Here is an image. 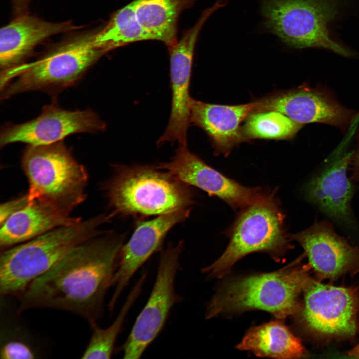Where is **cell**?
I'll list each match as a JSON object with an SVG mask.
<instances>
[{"instance_id":"obj_5","label":"cell","mask_w":359,"mask_h":359,"mask_svg":"<svg viewBox=\"0 0 359 359\" xmlns=\"http://www.w3.org/2000/svg\"><path fill=\"white\" fill-rule=\"evenodd\" d=\"M94 34L72 40L40 58L0 72V99L21 93L56 96L75 85L106 52L94 43Z\"/></svg>"},{"instance_id":"obj_1","label":"cell","mask_w":359,"mask_h":359,"mask_svg":"<svg viewBox=\"0 0 359 359\" xmlns=\"http://www.w3.org/2000/svg\"><path fill=\"white\" fill-rule=\"evenodd\" d=\"M98 236L73 248L33 280L18 298L19 312L54 309L79 315L89 324L97 322L125 235Z\"/></svg>"},{"instance_id":"obj_29","label":"cell","mask_w":359,"mask_h":359,"mask_svg":"<svg viewBox=\"0 0 359 359\" xmlns=\"http://www.w3.org/2000/svg\"><path fill=\"white\" fill-rule=\"evenodd\" d=\"M347 354L348 356L351 357L359 358V342L353 348L349 350Z\"/></svg>"},{"instance_id":"obj_24","label":"cell","mask_w":359,"mask_h":359,"mask_svg":"<svg viewBox=\"0 0 359 359\" xmlns=\"http://www.w3.org/2000/svg\"><path fill=\"white\" fill-rule=\"evenodd\" d=\"M154 40L140 24L133 1L115 11L100 31L94 33L95 45L106 53L135 42Z\"/></svg>"},{"instance_id":"obj_2","label":"cell","mask_w":359,"mask_h":359,"mask_svg":"<svg viewBox=\"0 0 359 359\" xmlns=\"http://www.w3.org/2000/svg\"><path fill=\"white\" fill-rule=\"evenodd\" d=\"M114 169L103 187L112 217L159 216L195 203L191 186L156 165L116 164Z\"/></svg>"},{"instance_id":"obj_10","label":"cell","mask_w":359,"mask_h":359,"mask_svg":"<svg viewBox=\"0 0 359 359\" xmlns=\"http://www.w3.org/2000/svg\"><path fill=\"white\" fill-rule=\"evenodd\" d=\"M183 241L169 244L161 251L157 273L150 297L121 347L124 359H139L162 329L172 307L182 298L176 292L174 281L180 268Z\"/></svg>"},{"instance_id":"obj_6","label":"cell","mask_w":359,"mask_h":359,"mask_svg":"<svg viewBox=\"0 0 359 359\" xmlns=\"http://www.w3.org/2000/svg\"><path fill=\"white\" fill-rule=\"evenodd\" d=\"M21 163L29 182L28 203L42 201L71 212L85 199L87 171L63 141L27 145Z\"/></svg>"},{"instance_id":"obj_13","label":"cell","mask_w":359,"mask_h":359,"mask_svg":"<svg viewBox=\"0 0 359 359\" xmlns=\"http://www.w3.org/2000/svg\"><path fill=\"white\" fill-rule=\"evenodd\" d=\"M106 128V123L92 110H66L54 100L44 106L40 115L32 120L4 124L0 129V146L14 143L49 145L74 134L95 133Z\"/></svg>"},{"instance_id":"obj_15","label":"cell","mask_w":359,"mask_h":359,"mask_svg":"<svg viewBox=\"0 0 359 359\" xmlns=\"http://www.w3.org/2000/svg\"><path fill=\"white\" fill-rule=\"evenodd\" d=\"M289 237L303 248V255L318 281L333 283L344 276L359 273V248L337 234L328 223H315Z\"/></svg>"},{"instance_id":"obj_11","label":"cell","mask_w":359,"mask_h":359,"mask_svg":"<svg viewBox=\"0 0 359 359\" xmlns=\"http://www.w3.org/2000/svg\"><path fill=\"white\" fill-rule=\"evenodd\" d=\"M215 11L212 6L205 9L195 24L184 31L180 40L167 47L170 58L171 107L166 129L156 142L158 146L167 142L187 144L192 98L189 94V86L194 50L202 27Z\"/></svg>"},{"instance_id":"obj_7","label":"cell","mask_w":359,"mask_h":359,"mask_svg":"<svg viewBox=\"0 0 359 359\" xmlns=\"http://www.w3.org/2000/svg\"><path fill=\"white\" fill-rule=\"evenodd\" d=\"M284 217L276 196L241 209L228 231L229 242L224 253L201 271L210 278L223 277L238 260L257 252L267 253L279 261L293 247Z\"/></svg>"},{"instance_id":"obj_16","label":"cell","mask_w":359,"mask_h":359,"mask_svg":"<svg viewBox=\"0 0 359 359\" xmlns=\"http://www.w3.org/2000/svg\"><path fill=\"white\" fill-rule=\"evenodd\" d=\"M191 208L157 216L148 220H138L128 242L122 246L111 285L115 289L108 307L112 311L130 279L155 253L161 251L168 232L189 216Z\"/></svg>"},{"instance_id":"obj_27","label":"cell","mask_w":359,"mask_h":359,"mask_svg":"<svg viewBox=\"0 0 359 359\" xmlns=\"http://www.w3.org/2000/svg\"><path fill=\"white\" fill-rule=\"evenodd\" d=\"M28 204L27 194L1 204L0 207V223L1 225L13 214Z\"/></svg>"},{"instance_id":"obj_12","label":"cell","mask_w":359,"mask_h":359,"mask_svg":"<svg viewBox=\"0 0 359 359\" xmlns=\"http://www.w3.org/2000/svg\"><path fill=\"white\" fill-rule=\"evenodd\" d=\"M156 166L188 185L220 198L234 209L265 202L276 195L275 191L242 185L192 153L187 144L179 145L169 161Z\"/></svg>"},{"instance_id":"obj_22","label":"cell","mask_w":359,"mask_h":359,"mask_svg":"<svg viewBox=\"0 0 359 359\" xmlns=\"http://www.w3.org/2000/svg\"><path fill=\"white\" fill-rule=\"evenodd\" d=\"M276 320L251 327L236 348L262 357L300 359L307 353L300 339L283 323Z\"/></svg>"},{"instance_id":"obj_17","label":"cell","mask_w":359,"mask_h":359,"mask_svg":"<svg viewBox=\"0 0 359 359\" xmlns=\"http://www.w3.org/2000/svg\"><path fill=\"white\" fill-rule=\"evenodd\" d=\"M253 102L225 105L205 103L192 98L190 123L208 135L216 155H228L239 144L246 141L240 124L253 112Z\"/></svg>"},{"instance_id":"obj_28","label":"cell","mask_w":359,"mask_h":359,"mask_svg":"<svg viewBox=\"0 0 359 359\" xmlns=\"http://www.w3.org/2000/svg\"><path fill=\"white\" fill-rule=\"evenodd\" d=\"M30 0H12L15 11L22 14L27 8Z\"/></svg>"},{"instance_id":"obj_26","label":"cell","mask_w":359,"mask_h":359,"mask_svg":"<svg viewBox=\"0 0 359 359\" xmlns=\"http://www.w3.org/2000/svg\"><path fill=\"white\" fill-rule=\"evenodd\" d=\"M303 125L276 111L251 113L241 126L246 141L254 139L283 140L294 137Z\"/></svg>"},{"instance_id":"obj_14","label":"cell","mask_w":359,"mask_h":359,"mask_svg":"<svg viewBox=\"0 0 359 359\" xmlns=\"http://www.w3.org/2000/svg\"><path fill=\"white\" fill-rule=\"evenodd\" d=\"M253 112L276 111L302 125L322 123L346 130L357 113L341 105L322 89L301 86L254 100Z\"/></svg>"},{"instance_id":"obj_9","label":"cell","mask_w":359,"mask_h":359,"mask_svg":"<svg viewBox=\"0 0 359 359\" xmlns=\"http://www.w3.org/2000/svg\"><path fill=\"white\" fill-rule=\"evenodd\" d=\"M294 316L313 340L329 343L351 340L359 331V287L335 286L310 279Z\"/></svg>"},{"instance_id":"obj_3","label":"cell","mask_w":359,"mask_h":359,"mask_svg":"<svg viewBox=\"0 0 359 359\" xmlns=\"http://www.w3.org/2000/svg\"><path fill=\"white\" fill-rule=\"evenodd\" d=\"M299 260L277 271L231 278L219 287L209 303L206 318L253 310L269 312L283 320L294 316L300 297L312 278L310 265Z\"/></svg>"},{"instance_id":"obj_8","label":"cell","mask_w":359,"mask_h":359,"mask_svg":"<svg viewBox=\"0 0 359 359\" xmlns=\"http://www.w3.org/2000/svg\"><path fill=\"white\" fill-rule=\"evenodd\" d=\"M266 27L292 48H322L343 56L351 52L331 37L339 13L337 0H262Z\"/></svg>"},{"instance_id":"obj_20","label":"cell","mask_w":359,"mask_h":359,"mask_svg":"<svg viewBox=\"0 0 359 359\" xmlns=\"http://www.w3.org/2000/svg\"><path fill=\"white\" fill-rule=\"evenodd\" d=\"M352 156L347 154L335 161L309 182L308 198L328 216L336 219L347 218L352 196V187L347 176Z\"/></svg>"},{"instance_id":"obj_25","label":"cell","mask_w":359,"mask_h":359,"mask_svg":"<svg viewBox=\"0 0 359 359\" xmlns=\"http://www.w3.org/2000/svg\"><path fill=\"white\" fill-rule=\"evenodd\" d=\"M147 277L144 273L128 294L117 317L108 327H99L97 322L90 323L92 334L88 344L82 355L83 359H110L117 338L122 330L123 322L131 307L141 292Z\"/></svg>"},{"instance_id":"obj_21","label":"cell","mask_w":359,"mask_h":359,"mask_svg":"<svg viewBox=\"0 0 359 359\" xmlns=\"http://www.w3.org/2000/svg\"><path fill=\"white\" fill-rule=\"evenodd\" d=\"M10 297L0 296V358L39 359L47 355V347L21 318L18 305Z\"/></svg>"},{"instance_id":"obj_18","label":"cell","mask_w":359,"mask_h":359,"mask_svg":"<svg viewBox=\"0 0 359 359\" xmlns=\"http://www.w3.org/2000/svg\"><path fill=\"white\" fill-rule=\"evenodd\" d=\"M79 28L69 22L53 23L20 16L0 30V72L22 64L34 47L47 37Z\"/></svg>"},{"instance_id":"obj_4","label":"cell","mask_w":359,"mask_h":359,"mask_svg":"<svg viewBox=\"0 0 359 359\" xmlns=\"http://www.w3.org/2000/svg\"><path fill=\"white\" fill-rule=\"evenodd\" d=\"M110 215L61 226L1 252L0 295L18 298L30 284L78 245L101 234Z\"/></svg>"},{"instance_id":"obj_23","label":"cell","mask_w":359,"mask_h":359,"mask_svg":"<svg viewBox=\"0 0 359 359\" xmlns=\"http://www.w3.org/2000/svg\"><path fill=\"white\" fill-rule=\"evenodd\" d=\"M199 0H134V8L142 26L154 40L167 47L177 42V25L181 13Z\"/></svg>"},{"instance_id":"obj_19","label":"cell","mask_w":359,"mask_h":359,"mask_svg":"<svg viewBox=\"0 0 359 359\" xmlns=\"http://www.w3.org/2000/svg\"><path fill=\"white\" fill-rule=\"evenodd\" d=\"M71 212L44 202L34 201L28 203L0 225V248L4 250L82 220L72 216Z\"/></svg>"},{"instance_id":"obj_30","label":"cell","mask_w":359,"mask_h":359,"mask_svg":"<svg viewBox=\"0 0 359 359\" xmlns=\"http://www.w3.org/2000/svg\"><path fill=\"white\" fill-rule=\"evenodd\" d=\"M358 136H359L358 139V148L357 151L356 152V156H355V159H356L355 160H356L357 165L359 169V134Z\"/></svg>"}]
</instances>
